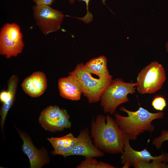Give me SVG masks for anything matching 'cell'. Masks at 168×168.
<instances>
[{
  "label": "cell",
  "mask_w": 168,
  "mask_h": 168,
  "mask_svg": "<svg viewBox=\"0 0 168 168\" xmlns=\"http://www.w3.org/2000/svg\"><path fill=\"white\" fill-rule=\"evenodd\" d=\"M91 136L99 150L111 154H122L124 151V134L114 119L109 115H97L93 119Z\"/></svg>",
  "instance_id": "6da1fadb"
},
{
  "label": "cell",
  "mask_w": 168,
  "mask_h": 168,
  "mask_svg": "<svg viewBox=\"0 0 168 168\" xmlns=\"http://www.w3.org/2000/svg\"><path fill=\"white\" fill-rule=\"evenodd\" d=\"M119 110L126 113L128 116H123L115 113V121L123 134L126 135L130 140H136L138 136L145 131L152 132L155 127L152 122L163 118L164 115L161 111L152 113L140 106L136 111L128 110L124 106Z\"/></svg>",
  "instance_id": "7a4b0ae2"
},
{
  "label": "cell",
  "mask_w": 168,
  "mask_h": 168,
  "mask_svg": "<svg viewBox=\"0 0 168 168\" xmlns=\"http://www.w3.org/2000/svg\"><path fill=\"white\" fill-rule=\"evenodd\" d=\"M136 83L126 82L120 78L111 81L105 88L100 97V105L105 113H115L118 106L128 102V95L135 92Z\"/></svg>",
  "instance_id": "3957f363"
},
{
  "label": "cell",
  "mask_w": 168,
  "mask_h": 168,
  "mask_svg": "<svg viewBox=\"0 0 168 168\" xmlns=\"http://www.w3.org/2000/svg\"><path fill=\"white\" fill-rule=\"evenodd\" d=\"M69 74L80 82L82 94L90 103L100 101L101 94L112 80V76L104 79L93 77L82 63L77 64Z\"/></svg>",
  "instance_id": "277c9868"
},
{
  "label": "cell",
  "mask_w": 168,
  "mask_h": 168,
  "mask_svg": "<svg viewBox=\"0 0 168 168\" xmlns=\"http://www.w3.org/2000/svg\"><path fill=\"white\" fill-rule=\"evenodd\" d=\"M166 78L162 65L153 61L138 74L136 82L137 90L141 94L154 93L161 88Z\"/></svg>",
  "instance_id": "5b68a950"
},
{
  "label": "cell",
  "mask_w": 168,
  "mask_h": 168,
  "mask_svg": "<svg viewBox=\"0 0 168 168\" xmlns=\"http://www.w3.org/2000/svg\"><path fill=\"white\" fill-rule=\"evenodd\" d=\"M24 44L19 26L16 23H7L0 31V54L7 58L21 53Z\"/></svg>",
  "instance_id": "8992f818"
},
{
  "label": "cell",
  "mask_w": 168,
  "mask_h": 168,
  "mask_svg": "<svg viewBox=\"0 0 168 168\" xmlns=\"http://www.w3.org/2000/svg\"><path fill=\"white\" fill-rule=\"evenodd\" d=\"M33 10L36 24L44 34L47 35L60 29L64 16L61 12L45 5L35 4Z\"/></svg>",
  "instance_id": "52a82bcc"
},
{
  "label": "cell",
  "mask_w": 168,
  "mask_h": 168,
  "mask_svg": "<svg viewBox=\"0 0 168 168\" xmlns=\"http://www.w3.org/2000/svg\"><path fill=\"white\" fill-rule=\"evenodd\" d=\"M69 117L66 110L57 106H50L41 112L39 122L46 130L56 132L71 128Z\"/></svg>",
  "instance_id": "ba28073f"
},
{
  "label": "cell",
  "mask_w": 168,
  "mask_h": 168,
  "mask_svg": "<svg viewBox=\"0 0 168 168\" xmlns=\"http://www.w3.org/2000/svg\"><path fill=\"white\" fill-rule=\"evenodd\" d=\"M124 151L121 156L122 168H129L131 166L141 161L150 162L152 160H159L168 163V153L162 152L158 156H153L146 149L140 151H136L131 147L127 136L124 134Z\"/></svg>",
  "instance_id": "9c48e42d"
},
{
  "label": "cell",
  "mask_w": 168,
  "mask_h": 168,
  "mask_svg": "<svg viewBox=\"0 0 168 168\" xmlns=\"http://www.w3.org/2000/svg\"><path fill=\"white\" fill-rule=\"evenodd\" d=\"M17 130L23 142L22 150L28 157L30 168H40L49 163V158L46 149L44 147L37 149L27 134L19 129Z\"/></svg>",
  "instance_id": "30bf717a"
},
{
  "label": "cell",
  "mask_w": 168,
  "mask_h": 168,
  "mask_svg": "<svg viewBox=\"0 0 168 168\" xmlns=\"http://www.w3.org/2000/svg\"><path fill=\"white\" fill-rule=\"evenodd\" d=\"M72 155L82 156L86 158L100 157L104 155V153L93 143L88 130L86 128L80 132L74 147L68 156Z\"/></svg>",
  "instance_id": "8fae6325"
},
{
  "label": "cell",
  "mask_w": 168,
  "mask_h": 168,
  "mask_svg": "<svg viewBox=\"0 0 168 168\" xmlns=\"http://www.w3.org/2000/svg\"><path fill=\"white\" fill-rule=\"evenodd\" d=\"M47 86V79L42 72H33L26 77L21 84L22 88L28 95L32 97L41 96L45 91Z\"/></svg>",
  "instance_id": "7c38bea8"
},
{
  "label": "cell",
  "mask_w": 168,
  "mask_h": 168,
  "mask_svg": "<svg viewBox=\"0 0 168 168\" xmlns=\"http://www.w3.org/2000/svg\"><path fill=\"white\" fill-rule=\"evenodd\" d=\"M58 86L60 95L66 99L78 100L83 93L82 88L80 82L69 75L67 77L60 78Z\"/></svg>",
  "instance_id": "4fadbf2b"
},
{
  "label": "cell",
  "mask_w": 168,
  "mask_h": 168,
  "mask_svg": "<svg viewBox=\"0 0 168 168\" xmlns=\"http://www.w3.org/2000/svg\"><path fill=\"white\" fill-rule=\"evenodd\" d=\"M18 80V77L13 75L8 81L7 90L2 91L0 94V100L3 103L0 111V126L2 130L7 114L14 102Z\"/></svg>",
  "instance_id": "5bb4252c"
},
{
  "label": "cell",
  "mask_w": 168,
  "mask_h": 168,
  "mask_svg": "<svg viewBox=\"0 0 168 168\" xmlns=\"http://www.w3.org/2000/svg\"><path fill=\"white\" fill-rule=\"evenodd\" d=\"M47 139L54 148L51 154L53 155H61L65 157L68 156L74 147L77 141V137L70 133L63 137H51Z\"/></svg>",
  "instance_id": "9a60e30c"
},
{
  "label": "cell",
  "mask_w": 168,
  "mask_h": 168,
  "mask_svg": "<svg viewBox=\"0 0 168 168\" xmlns=\"http://www.w3.org/2000/svg\"><path fill=\"white\" fill-rule=\"evenodd\" d=\"M106 57L101 55L91 59L84 65L88 72L100 79H106L112 77L107 67Z\"/></svg>",
  "instance_id": "2e32d148"
},
{
  "label": "cell",
  "mask_w": 168,
  "mask_h": 168,
  "mask_svg": "<svg viewBox=\"0 0 168 168\" xmlns=\"http://www.w3.org/2000/svg\"><path fill=\"white\" fill-rule=\"evenodd\" d=\"M93 157H87L77 167L78 168H114L115 167L108 163L99 162Z\"/></svg>",
  "instance_id": "e0dca14e"
},
{
  "label": "cell",
  "mask_w": 168,
  "mask_h": 168,
  "mask_svg": "<svg viewBox=\"0 0 168 168\" xmlns=\"http://www.w3.org/2000/svg\"><path fill=\"white\" fill-rule=\"evenodd\" d=\"M135 168H168V163L159 160H152L151 162L141 161L134 164Z\"/></svg>",
  "instance_id": "ac0fdd59"
},
{
  "label": "cell",
  "mask_w": 168,
  "mask_h": 168,
  "mask_svg": "<svg viewBox=\"0 0 168 168\" xmlns=\"http://www.w3.org/2000/svg\"><path fill=\"white\" fill-rule=\"evenodd\" d=\"M167 140H168V131L164 130L162 131L160 136L153 139L152 144L158 150L161 148L163 143Z\"/></svg>",
  "instance_id": "d6986e66"
},
{
  "label": "cell",
  "mask_w": 168,
  "mask_h": 168,
  "mask_svg": "<svg viewBox=\"0 0 168 168\" xmlns=\"http://www.w3.org/2000/svg\"><path fill=\"white\" fill-rule=\"evenodd\" d=\"M152 105L156 110L161 111L166 105V101L163 97L157 96L153 99Z\"/></svg>",
  "instance_id": "ffe728a7"
},
{
  "label": "cell",
  "mask_w": 168,
  "mask_h": 168,
  "mask_svg": "<svg viewBox=\"0 0 168 168\" xmlns=\"http://www.w3.org/2000/svg\"><path fill=\"white\" fill-rule=\"evenodd\" d=\"M67 1L69 2L70 4L73 3L76 0H62ZM84 2L86 4V9L87 10L85 16L82 17L81 20L83 21L84 22L88 23L92 21V15L89 10V4L90 0H79ZM108 0H102V2L104 4H105V2Z\"/></svg>",
  "instance_id": "44dd1931"
},
{
  "label": "cell",
  "mask_w": 168,
  "mask_h": 168,
  "mask_svg": "<svg viewBox=\"0 0 168 168\" xmlns=\"http://www.w3.org/2000/svg\"><path fill=\"white\" fill-rule=\"evenodd\" d=\"M36 5H45L50 6L54 2V0H32Z\"/></svg>",
  "instance_id": "7402d4cb"
},
{
  "label": "cell",
  "mask_w": 168,
  "mask_h": 168,
  "mask_svg": "<svg viewBox=\"0 0 168 168\" xmlns=\"http://www.w3.org/2000/svg\"><path fill=\"white\" fill-rule=\"evenodd\" d=\"M165 48L166 50V51L168 53V40L166 42V45H165Z\"/></svg>",
  "instance_id": "603a6c76"
}]
</instances>
